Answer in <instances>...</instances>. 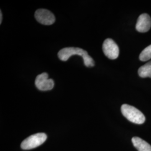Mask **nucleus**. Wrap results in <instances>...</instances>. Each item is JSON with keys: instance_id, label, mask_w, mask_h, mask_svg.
Returning a JSON list of instances; mask_svg holds the SVG:
<instances>
[{"instance_id": "obj_1", "label": "nucleus", "mask_w": 151, "mask_h": 151, "mask_svg": "<svg viewBox=\"0 0 151 151\" xmlns=\"http://www.w3.org/2000/svg\"><path fill=\"white\" fill-rule=\"evenodd\" d=\"M78 55L82 57L84 65L88 67H93L95 62L88 55L87 52L83 49L75 47H67L61 49L58 53V56L62 61H67L71 56Z\"/></svg>"}, {"instance_id": "obj_2", "label": "nucleus", "mask_w": 151, "mask_h": 151, "mask_svg": "<svg viewBox=\"0 0 151 151\" xmlns=\"http://www.w3.org/2000/svg\"><path fill=\"white\" fill-rule=\"evenodd\" d=\"M122 113L129 121L137 124L145 123L146 118L143 114L135 107L128 104H123L121 107Z\"/></svg>"}, {"instance_id": "obj_3", "label": "nucleus", "mask_w": 151, "mask_h": 151, "mask_svg": "<svg viewBox=\"0 0 151 151\" xmlns=\"http://www.w3.org/2000/svg\"><path fill=\"white\" fill-rule=\"evenodd\" d=\"M47 138V135L44 133H37L30 135L21 144V147L23 150H31L42 145Z\"/></svg>"}, {"instance_id": "obj_4", "label": "nucleus", "mask_w": 151, "mask_h": 151, "mask_svg": "<svg viewBox=\"0 0 151 151\" xmlns=\"http://www.w3.org/2000/svg\"><path fill=\"white\" fill-rule=\"evenodd\" d=\"M103 50L104 54L110 60H115L119 56V47L111 39H106L104 42Z\"/></svg>"}, {"instance_id": "obj_5", "label": "nucleus", "mask_w": 151, "mask_h": 151, "mask_svg": "<svg viewBox=\"0 0 151 151\" xmlns=\"http://www.w3.org/2000/svg\"><path fill=\"white\" fill-rule=\"evenodd\" d=\"M35 84L39 90L48 91L53 89L54 82L52 79L48 78V73H42L37 76Z\"/></svg>"}, {"instance_id": "obj_6", "label": "nucleus", "mask_w": 151, "mask_h": 151, "mask_svg": "<svg viewBox=\"0 0 151 151\" xmlns=\"http://www.w3.org/2000/svg\"><path fill=\"white\" fill-rule=\"evenodd\" d=\"M37 22L45 25H52L55 20V16L50 11L45 9H39L35 13Z\"/></svg>"}, {"instance_id": "obj_7", "label": "nucleus", "mask_w": 151, "mask_h": 151, "mask_svg": "<svg viewBox=\"0 0 151 151\" xmlns=\"http://www.w3.org/2000/svg\"><path fill=\"white\" fill-rule=\"evenodd\" d=\"M151 27V17L147 14H143L139 16L137 24L136 30L140 32H148Z\"/></svg>"}, {"instance_id": "obj_8", "label": "nucleus", "mask_w": 151, "mask_h": 151, "mask_svg": "<svg viewBox=\"0 0 151 151\" xmlns=\"http://www.w3.org/2000/svg\"><path fill=\"white\" fill-rule=\"evenodd\" d=\"M134 146L138 151H151V146L145 140L138 137H134L132 139Z\"/></svg>"}, {"instance_id": "obj_9", "label": "nucleus", "mask_w": 151, "mask_h": 151, "mask_svg": "<svg viewBox=\"0 0 151 151\" xmlns=\"http://www.w3.org/2000/svg\"><path fill=\"white\" fill-rule=\"evenodd\" d=\"M138 75L142 78H151V61L140 67L138 70Z\"/></svg>"}, {"instance_id": "obj_10", "label": "nucleus", "mask_w": 151, "mask_h": 151, "mask_svg": "<svg viewBox=\"0 0 151 151\" xmlns=\"http://www.w3.org/2000/svg\"><path fill=\"white\" fill-rule=\"evenodd\" d=\"M151 58V45L146 47L142 51L139 55V60L142 61H147Z\"/></svg>"}, {"instance_id": "obj_11", "label": "nucleus", "mask_w": 151, "mask_h": 151, "mask_svg": "<svg viewBox=\"0 0 151 151\" xmlns=\"http://www.w3.org/2000/svg\"><path fill=\"white\" fill-rule=\"evenodd\" d=\"M0 24L2 23V11H1L0 12Z\"/></svg>"}]
</instances>
